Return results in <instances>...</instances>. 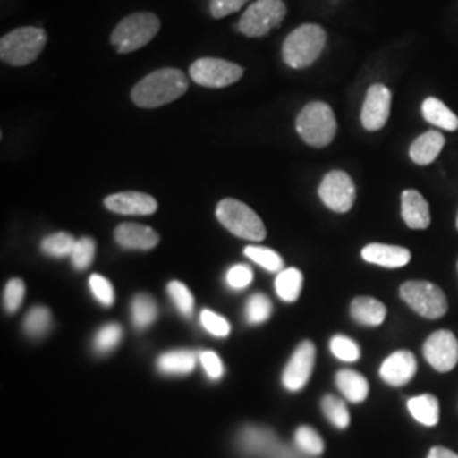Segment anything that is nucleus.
Wrapping results in <instances>:
<instances>
[{"label":"nucleus","instance_id":"7c9ffc66","mask_svg":"<svg viewBox=\"0 0 458 458\" xmlns=\"http://www.w3.org/2000/svg\"><path fill=\"white\" fill-rule=\"evenodd\" d=\"M49 327H51V312L43 306L33 308L24 319V331L31 338L45 336L49 331Z\"/></svg>","mask_w":458,"mask_h":458},{"label":"nucleus","instance_id":"f257e3e1","mask_svg":"<svg viewBox=\"0 0 458 458\" xmlns=\"http://www.w3.org/2000/svg\"><path fill=\"white\" fill-rule=\"evenodd\" d=\"M189 90V79L179 68L151 72L132 87V102L141 109H157L181 98Z\"/></svg>","mask_w":458,"mask_h":458},{"label":"nucleus","instance_id":"ea45409f","mask_svg":"<svg viewBox=\"0 0 458 458\" xmlns=\"http://www.w3.org/2000/svg\"><path fill=\"white\" fill-rule=\"evenodd\" d=\"M24 293H26L24 282L21 278H13L5 285V291H4V306H5V310L9 312H16L21 308V304H22Z\"/></svg>","mask_w":458,"mask_h":458},{"label":"nucleus","instance_id":"9d476101","mask_svg":"<svg viewBox=\"0 0 458 458\" xmlns=\"http://www.w3.org/2000/svg\"><path fill=\"white\" fill-rule=\"evenodd\" d=\"M318 194L327 209L344 214L353 208L357 191H355V183L348 174H344L342 170H333L327 174L323 182L319 183Z\"/></svg>","mask_w":458,"mask_h":458},{"label":"nucleus","instance_id":"e433bc0d","mask_svg":"<svg viewBox=\"0 0 458 458\" xmlns=\"http://www.w3.org/2000/svg\"><path fill=\"white\" fill-rule=\"evenodd\" d=\"M168 295L172 297L175 308L181 311V314H183V316L192 314V311H194V297H192L185 284L170 282L168 284Z\"/></svg>","mask_w":458,"mask_h":458},{"label":"nucleus","instance_id":"412c9836","mask_svg":"<svg viewBox=\"0 0 458 458\" xmlns=\"http://www.w3.org/2000/svg\"><path fill=\"white\" fill-rule=\"evenodd\" d=\"M352 318L363 327H380L387 316L386 306L374 297H357L350 306Z\"/></svg>","mask_w":458,"mask_h":458},{"label":"nucleus","instance_id":"39448f33","mask_svg":"<svg viewBox=\"0 0 458 458\" xmlns=\"http://www.w3.org/2000/svg\"><path fill=\"white\" fill-rule=\"evenodd\" d=\"M160 31V19L153 13H134L124 17L111 34L117 53L128 55L147 47Z\"/></svg>","mask_w":458,"mask_h":458},{"label":"nucleus","instance_id":"cd10ccee","mask_svg":"<svg viewBox=\"0 0 458 458\" xmlns=\"http://www.w3.org/2000/svg\"><path fill=\"white\" fill-rule=\"evenodd\" d=\"M75 243L77 242L72 234L62 231V233H55V234L47 236L41 243V250L53 259H62V257H68V255L72 257Z\"/></svg>","mask_w":458,"mask_h":458},{"label":"nucleus","instance_id":"4be33fe9","mask_svg":"<svg viewBox=\"0 0 458 458\" xmlns=\"http://www.w3.org/2000/svg\"><path fill=\"white\" fill-rule=\"evenodd\" d=\"M197 365V353L191 350H175L166 352L158 361L157 367L166 376H185L191 374Z\"/></svg>","mask_w":458,"mask_h":458},{"label":"nucleus","instance_id":"58836bf2","mask_svg":"<svg viewBox=\"0 0 458 458\" xmlns=\"http://www.w3.org/2000/svg\"><path fill=\"white\" fill-rule=\"evenodd\" d=\"M200 323H202V327H206L208 333H211L213 336H217V338H226L229 331H231L228 321L223 316H219V314L213 311H208V310H204L200 314Z\"/></svg>","mask_w":458,"mask_h":458},{"label":"nucleus","instance_id":"2eb2a0df","mask_svg":"<svg viewBox=\"0 0 458 458\" xmlns=\"http://www.w3.org/2000/svg\"><path fill=\"white\" fill-rule=\"evenodd\" d=\"M104 206L115 214L123 216H149L157 213L158 202L143 192H119L106 197Z\"/></svg>","mask_w":458,"mask_h":458},{"label":"nucleus","instance_id":"c85d7f7f","mask_svg":"<svg viewBox=\"0 0 458 458\" xmlns=\"http://www.w3.org/2000/svg\"><path fill=\"white\" fill-rule=\"evenodd\" d=\"M294 440L301 452L312 457H319L325 452L323 438L318 435V431L312 429L311 426H299L295 431Z\"/></svg>","mask_w":458,"mask_h":458},{"label":"nucleus","instance_id":"7ed1b4c3","mask_svg":"<svg viewBox=\"0 0 458 458\" xmlns=\"http://www.w3.org/2000/svg\"><path fill=\"white\" fill-rule=\"evenodd\" d=\"M48 43V36L43 28L24 26L2 36L0 58L11 66H26L33 64Z\"/></svg>","mask_w":458,"mask_h":458},{"label":"nucleus","instance_id":"aec40b11","mask_svg":"<svg viewBox=\"0 0 458 458\" xmlns=\"http://www.w3.org/2000/svg\"><path fill=\"white\" fill-rule=\"evenodd\" d=\"M445 136L442 132L428 131L418 136L410 148L411 160L416 165L433 164L445 147Z\"/></svg>","mask_w":458,"mask_h":458},{"label":"nucleus","instance_id":"423d86ee","mask_svg":"<svg viewBox=\"0 0 458 458\" xmlns=\"http://www.w3.org/2000/svg\"><path fill=\"white\" fill-rule=\"evenodd\" d=\"M216 216L225 228L231 231L234 236L262 242L267 236V229L263 226L262 219L245 202L236 199H225L217 204Z\"/></svg>","mask_w":458,"mask_h":458},{"label":"nucleus","instance_id":"f3484780","mask_svg":"<svg viewBox=\"0 0 458 458\" xmlns=\"http://www.w3.org/2000/svg\"><path fill=\"white\" fill-rule=\"evenodd\" d=\"M114 238L126 250H151L160 242V236L155 229L136 223H123L117 226Z\"/></svg>","mask_w":458,"mask_h":458},{"label":"nucleus","instance_id":"a878e982","mask_svg":"<svg viewBox=\"0 0 458 458\" xmlns=\"http://www.w3.org/2000/svg\"><path fill=\"white\" fill-rule=\"evenodd\" d=\"M302 289V274L297 268H285L276 278L277 295L285 302H295Z\"/></svg>","mask_w":458,"mask_h":458},{"label":"nucleus","instance_id":"1a4fd4ad","mask_svg":"<svg viewBox=\"0 0 458 458\" xmlns=\"http://www.w3.org/2000/svg\"><path fill=\"white\" fill-rule=\"evenodd\" d=\"M245 70L228 60L221 58H199L189 70L191 79L208 89H225L242 81Z\"/></svg>","mask_w":458,"mask_h":458},{"label":"nucleus","instance_id":"393cba45","mask_svg":"<svg viewBox=\"0 0 458 458\" xmlns=\"http://www.w3.org/2000/svg\"><path fill=\"white\" fill-rule=\"evenodd\" d=\"M411 416L423 426H437L440 420V403L435 395L423 394L418 397H411L408 401Z\"/></svg>","mask_w":458,"mask_h":458},{"label":"nucleus","instance_id":"4468645a","mask_svg":"<svg viewBox=\"0 0 458 458\" xmlns=\"http://www.w3.org/2000/svg\"><path fill=\"white\" fill-rule=\"evenodd\" d=\"M418 372V361L414 355L408 350H399L393 355H389L382 367H380V378L393 386V387H403L410 384L412 377Z\"/></svg>","mask_w":458,"mask_h":458},{"label":"nucleus","instance_id":"4c0bfd02","mask_svg":"<svg viewBox=\"0 0 458 458\" xmlns=\"http://www.w3.org/2000/svg\"><path fill=\"white\" fill-rule=\"evenodd\" d=\"M89 287L102 306H111L114 302V289L107 278L94 274L89 278Z\"/></svg>","mask_w":458,"mask_h":458},{"label":"nucleus","instance_id":"a18cd8bd","mask_svg":"<svg viewBox=\"0 0 458 458\" xmlns=\"http://www.w3.org/2000/svg\"><path fill=\"white\" fill-rule=\"evenodd\" d=\"M457 228H458V216H457Z\"/></svg>","mask_w":458,"mask_h":458},{"label":"nucleus","instance_id":"37998d69","mask_svg":"<svg viewBox=\"0 0 458 458\" xmlns=\"http://www.w3.org/2000/svg\"><path fill=\"white\" fill-rule=\"evenodd\" d=\"M200 363H202V369H204L206 376L209 377L211 380H219L221 377L225 376V367H223L221 359L217 357V353L202 352L200 353Z\"/></svg>","mask_w":458,"mask_h":458},{"label":"nucleus","instance_id":"f03ea898","mask_svg":"<svg viewBox=\"0 0 458 458\" xmlns=\"http://www.w3.org/2000/svg\"><path fill=\"white\" fill-rule=\"evenodd\" d=\"M325 47L327 31L319 24H301L285 38L282 45V60L294 70H302L321 56Z\"/></svg>","mask_w":458,"mask_h":458},{"label":"nucleus","instance_id":"f704fd0d","mask_svg":"<svg viewBox=\"0 0 458 458\" xmlns=\"http://www.w3.org/2000/svg\"><path fill=\"white\" fill-rule=\"evenodd\" d=\"M96 257V242L92 238H81L77 240L75 248L72 251V263L77 270H87Z\"/></svg>","mask_w":458,"mask_h":458},{"label":"nucleus","instance_id":"79ce46f5","mask_svg":"<svg viewBox=\"0 0 458 458\" xmlns=\"http://www.w3.org/2000/svg\"><path fill=\"white\" fill-rule=\"evenodd\" d=\"M250 0H211L209 11L214 19H223L242 11Z\"/></svg>","mask_w":458,"mask_h":458},{"label":"nucleus","instance_id":"9b49d317","mask_svg":"<svg viewBox=\"0 0 458 458\" xmlns=\"http://www.w3.org/2000/svg\"><path fill=\"white\" fill-rule=\"evenodd\" d=\"M423 355L437 372H450L458 363L457 336L448 329L435 331L423 344Z\"/></svg>","mask_w":458,"mask_h":458},{"label":"nucleus","instance_id":"c9c22d12","mask_svg":"<svg viewBox=\"0 0 458 458\" xmlns=\"http://www.w3.org/2000/svg\"><path fill=\"white\" fill-rule=\"evenodd\" d=\"M123 338V327L119 325H106L100 327L94 338V348L98 353H109L119 344Z\"/></svg>","mask_w":458,"mask_h":458},{"label":"nucleus","instance_id":"a19ab883","mask_svg":"<svg viewBox=\"0 0 458 458\" xmlns=\"http://www.w3.org/2000/svg\"><path fill=\"white\" fill-rule=\"evenodd\" d=\"M253 282V272L248 265H234L226 274V284L234 291H243Z\"/></svg>","mask_w":458,"mask_h":458},{"label":"nucleus","instance_id":"20e7f679","mask_svg":"<svg viewBox=\"0 0 458 458\" xmlns=\"http://www.w3.org/2000/svg\"><path fill=\"white\" fill-rule=\"evenodd\" d=\"M295 130L306 145L325 148L335 140L336 117L327 102H310L297 115Z\"/></svg>","mask_w":458,"mask_h":458},{"label":"nucleus","instance_id":"6ab92c4d","mask_svg":"<svg viewBox=\"0 0 458 458\" xmlns=\"http://www.w3.org/2000/svg\"><path fill=\"white\" fill-rule=\"evenodd\" d=\"M361 259L365 262L380 265L386 268H401L406 267L411 260V251L408 248L394 245H380L372 243L361 250Z\"/></svg>","mask_w":458,"mask_h":458},{"label":"nucleus","instance_id":"ddd939ff","mask_svg":"<svg viewBox=\"0 0 458 458\" xmlns=\"http://www.w3.org/2000/svg\"><path fill=\"white\" fill-rule=\"evenodd\" d=\"M314 360H316V346L312 342L306 340L299 344L284 370V376H282L284 387L291 393L301 391L311 378Z\"/></svg>","mask_w":458,"mask_h":458},{"label":"nucleus","instance_id":"dca6fc26","mask_svg":"<svg viewBox=\"0 0 458 458\" xmlns=\"http://www.w3.org/2000/svg\"><path fill=\"white\" fill-rule=\"evenodd\" d=\"M242 446L251 455H270L274 458H294L277 445V440L272 431L263 428H246L242 433Z\"/></svg>","mask_w":458,"mask_h":458},{"label":"nucleus","instance_id":"0eeeda50","mask_svg":"<svg viewBox=\"0 0 458 458\" xmlns=\"http://www.w3.org/2000/svg\"><path fill=\"white\" fill-rule=\"evenodd\" d=\"M287 16L284 0H255L240 17L236 30L246 38H263L278 28Z\"/></svg>","mask_w":458,"mask_h":458},{"label":"nucleus","instance_id":"6e6552de","mask_svg":"<svg viewBox=\"0 0 458 458\" xmlns=\"http://www.w3.org/2000/svg\"><path fill=\"white\" fill-rule=\"evenodd\" d=\"M403 301L412 311L428 319H440L448 311V301L442 289L425 280L404 282L399 289Z\"/></svg>","mask_w":458,"mask_h":458},{"label":"nucleus","instance_id":"b1692460","mask_svg":"<svg viewBox=\"0 0 458 458\" xmlns=\"http://www.w3.org/2000/svg\"><path fill=\"white\" fill-rule=\"evenodd\" d=\"M336 386L340 393L344 394L350 403H355V404L363 403L369 395L367 378L355 370H348V369L340 370L336 374Z\"/></svg>","mask_w":458,"mask_h":458},{"label":"nucleus","instance_id":"c03bdc74","mask_svg":"<svg viewBox=\"0 0 458 458\" xmlns=\"http://www.w3.org/2000/svg\"><path fill=\"white\" fill-rule=\"evenodd\" d=\"M428 458H458V455L455 454V452L448 450V448H443V446H435V448H431V450H429Z\"/></svg>","mask_w":458,"mask_h":458},{"label":"nucleus","instance_id":"5701e85b","mask_svg":"<svg viewBox=\"0 0 458 458\" xmlns=\"http://www.w3.org/2000/svg\"><path fill=\"white\" fill-rule=\"evenodd\" d=\"M421 113H423L426 123H429L440 130H445V131H457L458 130L457 115L454 114L440 98H425V102L421 106Z\"/></svg>","mask_w":458,"mask_h":458},{"label":"nucleus","instance_id":"72a5a7b5","mask_svg":"<svg viewBox=\"0 0 458 458\" xmlns=\"http://www.w3.org/2000/svg\"><path fill=\"white\" fill-rule=\"evenodd\" d=\"M329 348H331V353L338 359V360L357 361L360 359V346L355 344L353 340H350L348 336L344 335H336L331 338L329 342Z\"/></svg>","mask_w":458,"mask_h":458},{"label":"nucleus","instance_id":"2f4dec72","mask_svg":"<svg viewBox=\"0 0 458 458\" xmlns=\"http://www.w3.org/2000/svg\"><path fill=\"white\" fill-rule=\"evenodd\" d=\"M321 408L331 425L336 426L340 429H344L350 425V412L346 410L342 399H338L335 395H327L321 403Z\"/></svg>","mask_w":458,"mask_h":458},{"label":"nucleus","instance_id":"a211bd4d","mask_svg":"<svg viewBox=\"0 0 458 458\" xmlns=\"http://www.w3.org/2000/svg\"><path fill=\"white\" fill-rule=\"evenodd\" d=\"M401 214H403V219L408 228L426 229L429 228V225H431L429 206H428L425 197L414 189H408L403 192Z\"/></svg>","mask_w":458,"mask_h":458},{"label":"nucleus","instance_id":"473e14b6","mask_svg":"<svg viewBox=\"0 0 458 458\" xmlns=\"http://www.w3.org/2000/svg\"><path fill=\"white\" fill-rule=\"evenodd\" d=\"M272 314V302L267 295L255 294L246 304V321L250 325H263Z\"/></svg>","mask_w":458,"mask_h":458},{"label":"nucleus","instance_id":"f8f14e48","mask_svg":"<svg viewBox=\"0 0 458 458\" xmlns=\"http://www.w3.org/2000/svg\"><path fill=\"white\" fill-rule=\"evenodd\" d=\"M391 100L393 94L384 83L370 85L360 114L361 126L367 131H378L387 124L391 115Z\"/></svg>","mask_w":458,"mask_h":458},{"label":"nucleus","instance_id":"bb28decb","mask_svg":"<svg viewBox=\"0 0 458 458\" xmlns=\"http://www.w3.org/2000/svg\"><path fill=\"white\" fill-rule=\"evenodd\" d=\"M158 310L155 301L148 294H138L132 299L131 318L132 325L138 329H147L155 323Z\"/></svg>","mask_w":458,"mask_h":458},{"label":"nucleus","instance_id":"c756f323","mask_svg":"<svg viewBox=\"0 0 458 458\" xmlns=\"http://www.w3.org/2000/svg\"><path fill=\"white\" fill-rule=\"evenodd\" d=\"M245 255L250 260H253L268 272L280 274L284 270V260L274 250L262 248V246H246Z\"/></svg>","mask_w":458,"mask_h":458}]
</instances>
